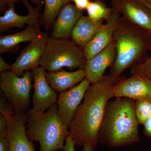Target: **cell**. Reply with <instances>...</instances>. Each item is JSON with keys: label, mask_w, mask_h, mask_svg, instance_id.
Instances as JSON below:
<instances>
[{"label": "cell", "mask_w": 151, "mask_h": 151, "mask_svg": "<svg viewBox=\"0 0 151 151\" xmlns=\"http://www.w3.org/2000/svg\"><path fill=\"white\" fill-rule=\"evenodd\" d=\"M115 83L108 75L89 86L77 108L69 129L70 136L81 151H95L105 107Z\"/></svg>", "instance_id": "6da1fadb"}, {"label": "cell", "mask_w": 151, "mask_h": 151, "mask_svg": "<svg viewBox=\"0 0 151 151\" xmlns=\"http://www.w3.org/2000/svg\"><path fill=\"white\" fill-rule=\"evenodd\" d=\"M109 101L98 133V142L111 148L131 146L141 141L135 100L116 97Z\"/></svg>", "instance_id": "7a4b0ae2"}, {"label": "cell", "mask_w": 151, "mask_h": 151, "mask_svg": "<svg viewBox=\"0 0 151 151\" xmlns=\"http://www.w3.org/2000/svg\"><path fill=\"white\" fill-rule=\"evenodd\" d=\"M113 41L116 59L108 76L116 84L126 69L141 64L147 58V52L151 48V32L121 17Z\"/></svg>", "instance_id": "3957f363"}, {"label": "cell", "mask_w": 151, "mask_h": 151, "mask_svg": "<svg viewBox=\"0 0 151 151\" xmlns=\"http://www.w3.org/2000/svg\"><path fill=\"white\" fill-rule=\"evenodd\" d=\"M27 113L26 133L29 141L38 142L40 151H63L70 133L58 115L57 104L43 113L32 108Z\"/></svg>", "instance_id": "277c9868"}, {"label": "cell", "mask_w": 151, "mask_h": 151, "mask_svg": "<svg viewBox=\"0 0 151 151\" xmlns=\"http://www.w3.org/2000/svg\"><path fill=\"white\" fill-rule=\"evenodd\" d=\"M86 59L83 49L68 39L50 37L41 59V67L48 72L61 70L84 69Z\"/></svg>", "instance_id": "5b68a950"}, {"label": "cell", "mask_w": 151, "mask_h": 151, "mask_svg": "<svg viewBox=\"0 0 151 151\" xmlns=\"http://www.w3.org/2000/svg\"><path fill=\"white\" fill-rule=\"evenodd\" d=\"M32 81L30 70L25 71L21 77L12 70L1 73V91L16 112H25L29 110Z\"/></svg>", "instance_id": "8992f818"}, {"label": "cell", "mask_w": 151, "mask_h": 151, "mask_svg": "<svg viewBox=\"0 0 151 151\" xmlns=\"http://www.w3.org/2000/svg\"><path fill=\"white\" fill-rule=\"evenodd\" d=\"M50 37L47 32H41L20 52L11 65L12 71L21 76L25 71L38 67Z\"/></svg>", "instance_id": "52a82bcc"}, {"label": "cell", "mask_w": 151, "mask_h": 151, "mask_svg": "<svg viewBox=\"0 0 151 151\" xmlns=\"http://www.w3.org/2000/svg\"><path fill=\"white\" fill-rule=\"evenodd\" d=\"M5 116L8 122L6 137L9 142V151H36L35 145L27 135V113L15 111Z\"/></svg>", "instance_id": "ba28073f"}, {"label": "cell", "mask_w": 151, "mask_h": 151, "mask_svg": "<svg viewBox=\"0 0 151 151\" xmlns=\"http://www.w3.org/2000/svg\"><path fill=\"white\" fill-rule=\"evenodd\" d=\"M24 6L27 9L28 14L25 16L18 14L15 11V3L12 1L9 3V8L5 11L4 15L0 17V33L9 30L12 28L17 27L22 28L25 24L32 26L40 31V12L41 7L37 6H33L28 0H22Z\"/></svg>", "instance_id": "9c48e42d"}, {"label": "cell", "mask_w": 151, "mask_h": 151, "mask_svg": "<svg viewBox=\"0 0 151 151\" xmlns=\"http://www.w3.org/2000/svg\"><path fill=\"white\" fill-rule=\"evenodd\" d=\"M30 71L34 89L32 97V109L39 112H45L56 103L57 94L49 84L46 72L43 68L38 66Z\"/></svg>", "instance_id": "30bf717a"}, {"label": "cell", "mask_w": 151, "mask_h": 151, "mask_svg": "<svg viewBox=\"0 0 151 151\" xmlns=\"http://www.w3.org/2000/svg\"><path fill=\"white\" fill-rule=\"evenodd\" d=\"M90 85V82L85 78L76 86L60 93L57 102L58 115L68 130L76 111Z\"/></svg>", "instance_id": "8fae6325"}, {"label": "cell", "mask_w": 151, "mask_h": 151, "mask_svg": "<svg viewBox=\"0 0 151 151\" xmlns=\"http://www.w3.org/2000/svg\"><path fill=\"white\" fill-rule=\"evenodd\" d=\"M110 3L122 17L151 32V11L139 0H110Z\"/></svg>", "instance_id": "7c38bea8"}, {"label": "cell", "mask_w": 151, "mask_h": 151, "mask_svg": "<svg viewBox=\"0 0 151 151\" xmlns=\"http://www.w3.org/2000/svg\"><path fill=\"white\" fill-rule=\"evenodd\" d=\"M113 97H126L137 100L151 97V79L137 75L120 77L113 86Z\"/></svg>", "instance_id": "4fadbf2b"}, {"label": "cell", "mask_w": 151, "mask_h": 151, "mask_svg": "<svg viewBox=\"0 0 151 151\" xmlns=\"http://www.w3.org/2000/svg\"><path fill=\"white\" fill-rule=\"evenodd\" d=\"M121 16L113 10L111 17L106 21V23L103 24L93 38L83 49L86 59L92 58L113 42Z\"/></svg>", "instance_id": "5bb4252c"}, {"label": "cell", "mask_w": 151, "mask_h": 151, "mask_svg": "<svg viewBox=\"0 0 151 151\" xmlns=\"http://www.w3.org/2000/svg\"><path fill=\"white\" fill-rule=\"evenodd\" d=\"M116 54V45L113 41L105 49L87 60L84 70L85 78L90 84L98 82L105 76V70L114 63Z\"/></svg>", "instance_id": "9a60e30c"}, {"label": "cell", "mask_w": 151, "mask_h": 151, "mask_svg": "<svg viewBox=\"0 0 151 151\" xmlns=\"http://www.w3.org/2000/svg\"><path fill=\"white\" fill-rule=\"evenodd\" d=\"M83 12L70 2L66 4L60 12L53 23L52 37L62 39L71 37L73 28L83 16Z\"/></svg>", "instance_id": "2e32d148"}, {"label": "cell", "mask_w": 151, "mask_h": 151, "mask_svg": "<svg viewBox=\"0 0 151 151\" xmlns=\"http://www.w3.org/2000/svg\"><path fill=\"white\" fill-rule=\"evenodd\" d=\"M49 84L59 93L70 89L79 84L85 78L84 69H78L73 71L60 70L46 73Z\"/></svg>", "instance_id": "e0dca14e"}, {"label": "cell", "mask_w": 151, "mask_h": 151, "mask_svg": "<svg viewBox=\"0 0 151 151\" xmlns=\"http://www.w3.org/2000/svg\"><path fill=\"white\" fill-rule=\"evenodd\" d=\"M103 23V21L94 22L88 16H82L72 30L70 37L72 40L83 49L93 38Z\"/></svg>", "instance_id": "ac0fdd59"}, {"label": "cell", "mask_w": 151, "mask_h": 151, "mask_svg": "<svg viewBox=\"0 0 151 151\" xmlns=\"http://www.w3.org/2000/svg\"><path fill=\"white\" fill-rule=\"evenodd\" d=\"M41 32L35 27L27 25L24 30L9 35L1 36L0 37V53L12 52L19 48L22 42L32 41Z\"/></svg>", "instance_id": "d6986e66"}, {"label": "cell", "mask_w": 151, "mask_h": 151, "mask_svg": "<svg viewBox=\"0 0 151 151\" xmlns=\"http://www.w3.org/2000/svg\"><path fill=\"white\" fill-rule=\"evenodd\" d=\"M70 2V0H44V9L40 17V24L46 29L52 27L60 12Z\"/></svg>", "instance_id": "ffe728a7"}, {"label": "cell", "mask_w": 151, "mask_h": 151, "mask_svg": "<svg viewBox=\"0 0 151 151\" xmlns=\"http://www.w3.org/2000/svg\"><path fill=\"white\" fill-rule=\"evenodd\" d=\"M86 10L88 17L94 22L107 20L113 11L101 0L91 1Z\"/></svg>", "instance_id": "44dd1931"}, {"label": "cell", "mask_w": 151, "mask_h": 151, "mask_svg": "<svg viewBox=\"0 0 151 151\" xmlns=\"http://www.w3.org/2000/svg\"><path fill=\"white\" fill-rule=\"evenodd\" d=\"M135 111L139 124L143 125L151 116V97L135 100Z\"/></svg>", "instance_id": "7402d4cb"}, {"label": "cell", "mask_w": 151, "mask_h": 151, "mask_svg": "<svg viewBox=\"0 0 151 151\" xmlns=\"http://www.w3.org/2000/svg\"><path fill=\"white\" fill-rule=\"evenodd\" d=\"M150 55L142 63L132 68L130 73L132 75H137L151 79V48Z\"/></svg>", "instance_id": "603a6c76"}, {"label": "cell", "mask_w": 151, "mask_h": 151, "mask_svg": "<svg viewBox=\"0 0 151 151\" xmlns=\"http://www.w3.org/2000/svg\"><path fill=\"white\" fill-rule=\"evenodd\" d=\"M0 98V113L5 116L12 115L15 112L12 105L1 93Z\"/></svg>", "instance_id": "cb8c5ba5"}, {"label": "cell", "mask_w": 151, "mask_h": 151, "mask_svg": "<svg viewBox=\"0 0 151 151\" xmlns=\"http://www.w3.org/2000/svg\"><path fill=\"white\" fill-rule=\"evenodd\" d=\"M8 122L4 115L0 114V137L6 136L7 130Z\"/></svg>", "instance_id": "d4e9b609"}, {"label": "cell", "mask_w": 151, "mask_h": 151, "mask_svg": "<svg viewBox=\"0 0 151 151\" xmlns=\"http://www.w3.org/2000/svg\"><path fill=\"white\" fill-rule=\"evenodd\" d=\"M75 144L69 135L66 138L63 151H75Z\"/></svg>", "instance_id": "484cf974"}, {"label": "cell", "mask_w": 151, "mask_h": 151, "mask_svg": "<svg viewBox=\"0 0 151 151\" xmlns=\"http://www.w3.org/2000/svg\"><path fill=\"white\" fill-rule=\"evenodd\" d=\"M70 1L73 2L76 7L80 10L84 11V10L86 9V8L88 6L91 0H70Z\"/></svg>", "instance_id": "4316f807"}, {"label": "cell", "mask_w": 151, "mask_h": 151, "mask_svg": "<svg viewBox=\"0 0 151 151\" xmlns=\"http://www.w3.org/2000/svg\"><path fill=\"white\" fill-rule=\"evenodd\" d=\"M143 126L144 127L143 132L144 134L151 139V116L147 119Z\"/></svg>", "instance_id": "83f0119b"}, {"label": "cell", "mask_w": 151, "mask_h": 151, "mask_svg": "<svg viewBox=\"0 0 151 151\" xmlns=\"http://www.w3.org/2000/svg\"><path fill=\"white\" fill-rule=\"evenodd\" d=\"M9 142L6 136L0 137V151H9Z\"/></svg>", "instance_id": "f1b7e54d"}, {"label": "cell", "mask_w": 151, "mask_h": 151, "mask_svg": "<svg viewBox=\"0 0 151 151\" xmlns=\"http://www.w3.org/2000/svg\"><path fill=\"white\" fill-rule=\"evenodd\" d=\"M12 70L11 65H9L4 60L1 56H0V73Z\"/></svg>", "instance_id": "f546056e"}, {"label": "cell", "mask_w": 151, "mask_h": 151, "mask_svg": "<svg viewBox=\"0 0 151 151\" xmlns=\"http://www.w3.org/2000/svg\"><path fill=\"white\" fill-rule=\"evenodd\" d=\"M28 1L37 5V6H42L44 3V0H28Z\"/></svg>", "instance_id": "4dcf8cb0"}, {"label": "cell", "mask_w": 151, "mask_h": 151, "mask_svg": "<svg viewBox=\"0 0 151 151\" xmlns=\"http://www.w3.org/2000/svg\"><path fill=\"white\" fill-rule=\"evenodd\" d=\"M141 3H142L144 5L146 6L151 11V3L147 0H139Z\"/></svg>", "instance_id": "1f68e13d"}, {"label": "cell", "mask_w": 151, "mask_h": 151, "mask_svg": "<svg viewBox=\"0 0 151 151\" xmlns=\"http://www.w3.org/2000/svg\"><path fill=\"white\" fill-rule=\"evenodd\" d=\"M147 1H149V2L151 3V0H147Z\"/></svg>", "instance_id": "d6a6232c"}, {"label": "cell", "mask_w": 151, "mask_h": 151, "mask_svg": "<svg viewBox=\"0 0 151 151\" xmlns=\"http://www.w3.org/2000/svg\"><path fill=\"white\" fill-rule=\"evenodd\" d=\"M150 151H151V149L150 150Z\"/></svg>", "instance_id": "836d02e7"}]
</instances>
